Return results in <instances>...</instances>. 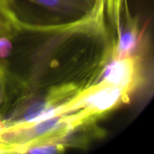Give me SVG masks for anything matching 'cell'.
<instances>
[{
    "instance_id": "6da1fadb",
    "label": "cell",
    "mask_w": 154,
    "mask_h": 154,
    "mask_svg": "<svg viewBox=\"0 0 154 154\" xmlns=\"http://www.w3.org/2000/svg\"><path fill=\"white\" fill-rule=\"evenodd\" d=\"M114 42L104 0L88 15L69 23H22L3 62L7 75L5 100L59 88L83 91L97 81L111 59Z\"/></svg>"
},
{
    "instance_id": "7a4b0ae2",
    "label": "cell",
    "mask_w": 154,
    "mask_h": 154,
    "mask_svg": "<svg viewBox=\"0 0 154 154\" xmlns=\"http://www.w3.org/2000/svg\"><path fill=\"white\" fill-rule=\"evenodd\" d=\"M21 23L37 25L63 24L93 12L98 0H11Z\"/></svg>"
},
{
    "instance_id": "3957f363",
    "label": "cell",
    "mask_w": 154,
    "mask_h": 154,
    "mask_svg": "<svg viewBox=\"0 0 154 154\" xmlns=\"http://www.w3.org/2000/svg\"><path fill=\"white\" fill-rule=\"evenodd\" d=\"M131 94L126 90L102 81L81 91L69 102L53 110V116L79 113L84 120L97 122L106 114L127 103Z\"/></svg>"
},
{
    "instance_id": "277c9868",
    "label": "cell",
    "mask_w": 154,
    "mask_h": 154,
    "mask_svg": "<svg viewBox=\"0 0 154 154\" xmlns=\"http://www.w3.org/2000/svg\"><path fill=\"white\" fill-rule=\"evenodd\" d=\"M140 68V58L137 55L110 59L97 81L119 87L132 95L141 82Z\"/></svg>"
},
{
    "instance_id": "5b68a950",
    "label": "cell",
    "mask_w": 154,
    "mask_h": 154,
    "mask_svg": "<svg viewBox=\"0 0 154 154\" xmlns=\"http://www.w3.org/2000/svg\"><path fill=\"white\" fill-rule=\"evenodd\" d=\"M125 24H120L119 32L114 42L111 59L135 56V50L139 47L141 32L138 19L134 18L125 5Z\"/></svg>"
},
{
    "instance_id": "8992f818",
    "label": "cell",
    "mask_w": 154,
    "mask_h": 154,
    "mask_svg": "<svg viewBox=\"0 0 154 154\" xmlns=\"http://www.w3.org/2000/svg\"><path fill=\"white\" fill-rule=\"evenodd\" d=\"M21 25L11 0H0V38L13 39L20 31Z\"/></svg>"
},
{
    "instance_id": "52a82bcc",
    "label": "cell",
    "mask_w": 154,
    "mask_h": 154,
    "mask_svg": "<svg viewBox=\"0 0 154 154\" xmlns=\"http://www.w3.org/2000/svg\"><path fill=\"white\" fill-rule=\"evenodd\" d=\"M104 1H105V12H106L107 23L110 28L112 36L114 37V39H116L121 24L123 7L125 3H126V0H104Z\"/></svg>"
},
{
    "instance_id": "ba28073f",
    "label": "cell",
    "mask_w": 154,
    "mask_h": 154,
    "mask_svg": "<svg viewBox=\"0 0 154 154\" xmlns=\"http://www.w3.org/2000/svg\"><path fill=\"white\" fill-rule=\"evenodd\" d=\"M7 88V75L5 68L2 61H0V107L3 105Z\"/></svg>"
}]
</instances>
